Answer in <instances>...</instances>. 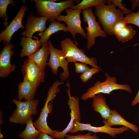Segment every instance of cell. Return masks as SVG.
Masks as SVG:
<instances>
[{
	"label": "cell",
	"mask_w": 139,
	"mask_h": 139,
	"mask_svg": "<svg viewBox=\"0 0 139 139\" xmlns=\"http://www.w3.org/2000/svg\"><path fill=\"white\" fill-rule=\"evenodd\" d=\"M136 33L131 25H127L115 35L119 41L124 43L132 39Z\"/></svg>",
	"instance_id": "obj_23"
},
{
	"label": "cell",
	"mask_w": 139,
	"mask_h": 139,
	"mask_svg": "<svg viewBox=\"0 0 139 139\" xmlns=\"http://www.w3.org/2000/svg\"><path fill=\"white\" fill-rule=\"evenodd\" d=\"M50 54L49 48L47 42L43 44L41 48L34 54L28 56V58L40 68L45 70Z\"/></svg>",
	"instance_id": "obj_17"
},
{
	"label": "cell",
	"mask_w": 139,
	"mask_h": 139,
	"mask_svg": "<svg viewBox=\"0 0 139 139\" xmlns=\"http://www.w3.org/2000/svg\"><path fill=\"white\" fill-rule=\"evenodd\" d=\"M74 63L75 72L77 73H82L90 68L86 63H79L77 62H75Z\"/></svg>",
	"instance_id": "obj_32"
},
{
	"label": "cell",
	"mask_w": 139,
	"mask_h": 139,
	"mask_svg": "<svg viewBox=\"0 0 139 139\" xmlns=\"http://www.w3.org/2000/svg\"></svg>",
	"instance_id": "obj_38"
},
{
	"label": "cell",
	"mask_w": 139,
	"mask_h": 139,
	"mask_svg": "<svg viewBox=\"0 0 139 139\" xmlns=\"http://www.w3.org/2000/svg\"><path fill=\"white\" fill-rule=\"evenodd\" d=\"M3 135H2V134L0 133V139H1V138L3 137Z\"/></svg>",
	"instance_id": "obj_37"
},
{
	"label": "cell",
	"mask_w": 139,
	"mask_h": 139,
	"mask_svg": "<svg viewBox=\"0 0 139 139\" xmlns=\"http://www.w3.org/2000/svg\"><path fill=\"white\" fill-rule=\"evenodd\" d=\"M63 31L65 32L69 31V30L64 24L57 20H54L51 22L48 27L44 31L38 32V36L40 38L39 41L42 45L45 43L48 42L50 36L53 34L59 31Z\"/></svg>",
	"instance_id": "obj_20"
},
{
	"label": "cell",
	"mask_w": 139,
	"mask_h": 139,
	"mask_svg": "<svg viewBox=\"0 0 139 139\" xmlns=\"http://www.w3.org/2000/svg\"><path fill=\"white\" fill-rule=\"evenodd\" d=\"M48 18L45 16L37 17L30 14L27 16L25 25V30L20 34L22 37H33V35L37 32H42L47 29L46 24Z\"/></svg>",
	"instance_id": "obj_13"
},
{
	"label": "cell",
	"mask_w": 139,
	"mask_h": 139,
	"mask_svg": "<svg viewBox=\"0 0 139 139\" xmlns=\"http://www.w3.org/2000/svg\"><path fill=\"white\" fill-rule=\"evenodd\" d=\"M63 83V82L60 81H57L53 83L52 86L49 90L44 105L47 104L50 102H52L57 94L59 91L60 90L58 86Z\"/></svg>",
	"instance_id": "obj_26"
},
{
	"label": "cell",
	"mask_w": 139,
	"mask_h": 139,
	"mask_svg": "<svg viewBox=\"0 0 139 139\" xmlns=\"http://www.w3.org/2000/svg\"><path fill=\"white\" fill-rule=\"evenodd\" d=\"M92 98V107L93 110L99 113L104 120H107L111 115L112 110L107 104L105 97L100 93Z\"/></svg>",
	"instance_id": "obj_16"
},
{
	"label": "cell",
	"mask_w": 139,
	"mask_h": 139,
	"mask_svg": "<svg viewBox=\"0 0 139 139\" xmlns=\"http://www.w3.org/2000/svg\"><path fill=\"white\" fill-rule=\"evenodd\" d=\"M2 111L1 110L0 111V125L2 124L3 122V119H2Z\"/></svg>",
	"instance_id": "obj_36"
},
{
	"label": "cell",
	"mask_w": 139,
	"mask_h": 139,
	"mask_svg": "<svg viewBox=\"0 0 139 139\" xmlns=\"http://www.w3.org/2000/svg\"><path fill=\"white\" fill-rule=\"evenodd\" d=\"M84 22H86L88 27H85L87 43L86 48L90 49L95 44V39L98 37L106 38L107 37L105 31L102 30L99 22L96 21L91 7L84 9L82 11Z\"/></svg>",
	"instance_id": "obj_6"
},
{
	"label": "cell",
	"mask_w": 139,
	"mask_h": 139,
	"mask_svg": "<svg viewBox=\"0 0 139 139\" xmlns=\"http://www.w3.org/2000/svg\"><path fill=\"white\" fill-rule=\"evenodd\" d=\"M16 4L15 1L13 0H0V17L5 22H4V27L6 28L8 24L7 22L6 10L7 7L10 4L14 6Z\"/></svg>",
	"instance_id": "obj_25"
},
{
	"label": "cell",
	"mask_w": 139,
	"mask_h": 139,
	"mask_svg": "<svg viewBox=\"0 0 139 139\" xmlns=\"http://www.w3.org/2000/svg\"><path fill=\"white\" fill-rule=\"evenodd\" d=\"M123 20L128 24H132L139 27V5L136 12H132L124 17Z\"/></svg>",
	"instance_id": "obj_27"
},
{
	"label": "cell",
	"mask_w": 139,
	"mask_h": 139,
	"mask_svg": "<svg viewBox=\"0 0 139 139\" xmlns=\"http://www.w3.org/2000/svg\"><path fill=\"white\" fill-rule=\"evenodd\" d=\"M36 139H56L54 137L51 136L47 134L40 133Z\"/></svg>",
	"instance_id": "obj_33"
},
{
	"label": "cell",
	"mask_w": 139,
	"mask_h": 139,
	"mask_svg": "<svg viewBox=\"0 0 139 139\" xmlns=\"http://www.w3.org/2000/svg\"><path fill=\"white\" fill-rule=\"evenodd\" d=\"M127 25V24L123 20L116 22L112 25L111 28L112 34L115 35Z\"/></svg>",
	"instance_id": "obj_31"
},
{
	"label": "cell",
	"mask_w": 139,
	"mask_h": 139,
	"mask_svg": "<svg viewBox=\"0 0 139 139\" xmlns=\"http://www.w3.org/2000/svg\"><path fill=\"white\" fill-rule=\"evenodd\" d=\"M68 89L67 92L68 95L69 99L67 104L71 111L70 114L71 119L66 128L61 132L55 133L53 136L58 139H64L67 133L74 128V124L76 121L80 122L81 116L79 105V99L77 97L71 96L70 94L69 84L68 85Z\"/></svg>",
	"instance_id": "obj_9"
},
{
	"label": "cell",
	"mask_w": 139,
	"mask_h": 139,
	"mask_svg": "<svg viewBox=\"0 0 139 139\" xmlns=\"http://www.w3.org/2000/svg\"><path fill=\"white\" fill-rule=\"evenodd\" d=\"M37 88L29 81L23 79L18 84V100L22 101L24 99L28 101L34 99Z\"/></svg>",
	"instance_id": "obj_18"
},
{
	"label": "cell",
	"mask_w": 139,
	"mask_h": 139,
	"mask_svg": "<svg viewBox=\"0 0 139 139\" xmlns=\"http://www.w3.org/2000/svg\"><path fill=\"white\" fill-rule=\"evenodd\" d=\"M28 10V7L22 5L14 18L10 24L0 34V42H3L5 45L10 43L13 34L20 28L25 29L22 21L25 15V13Z\"/></svg>",
	"instance_id": "obj_12"
},
{
	"label": "cell",
	"mask_w": 139,
	"mask_h": 139,
	"mask_svg": "<svg viewBox=\"0 0 139 139\" xmlns=\"http://www.w3.org/2000/svg\"><path fill=\"white\" fill-rule=\"evenodd\" d=\"M101 71H102L101 68L92 67L80 75V79L82 82L85 83L91 79L94 74Z\"/></svg>",
	"instance_id": "obj_28"
},
{
	"label": "cell",
	"mask_w": 139,
	"mask_h": 139,
	"mask_svg": "<svg viewBox=\"0 0 139 139\" xmlns=\"http://www.w3.org/2000/svg\"><path fill=\"white\" fill-rule=\"evenodd\" d=\"M131 2L132 10H135L138 6L139 5V0H130Z\"/></svg>",
	"instance_id": "obj_34"
},
{
	"label": "cell",
	"mask_w": 139,
	"mask_h": 139,
	"mask_svg": "<svg viewBox=\"0 0 139 139\" xmlns=\"http://www.w3.org/2000/svg\"><path fill=\"white\" fill-rule=\"evenodd\" d=\"M77 45L68 38L61 41V50L68 63L79 62L89 64L92 67L101 68L97 65L96 58L94 57H88L85 54L84 50L79 48Z\"/></svg>",
	"instance_id": "obj_5"
},
{
	"label": "cell",
	"mask_w": 139,
	"mask_h": 139,
	"mask_svg": "<svg viewBox=\"0 0 139 139\" xmlns=\"http://www.w3.org/2000/svg\"><path fill=\"white\" fill-rule=\"evenodd\" d=\"M139 103V89L135 97L131 103V105L134 106Z\"/></svg>",
	"instance_id": "obj_35"
},
{
	"label": "cell",
	"mask_w": 139,
	"mask_h": 139,
	"mask_svg": "<svg viewBox=\"0 0 139 139\" xmlns=\"http://www.w3.org/2000/svg\"><path fill=\"white\" fill-rule=\"evenodd\" d=\"M52 102L44 105L41 109L38 118L34 122L35 127L41 133H45L53 137L54 134L59 131V130H54L50 127L47 124V119L49 114H51L53 110Z\"/></svg>",
	"instance_id": "obj_15"
},
{
	"label": "cell",
	"mask_w": 139,
	"mask_h": 139,
	"mask_svg": "<svg viewBox=\"0 0 139 139\" xmlns=\"http://www.w3.org/2000/svg\"><path fill=\"white\" fill-rule=\"evenodd\" d=\"M57 0H34L35 8L40 17L47 18L49 22L55 20L66 9L74 6L76 0H68L56 3Z\"/></svg>",
	"instance_id": "obj_1"
},
{
	"label": "cell",
	"mask_w": 139,
	"mask_h": 139,
	"mask_svg": "<svg viewBox=\"0 0 139 139\" xmlns=\"http://www.w3.org/2000/svg\"><path fill=\"white\" fill-rule=\"evenodd\" d=\"M104 125L101 126H92L90 124L83 123L76 121L74 124V128L70 132L71 133H77L79 131H87L94 133H106L112 137L118 134H122L129 129L124 126L118 128H113L110 126L103 120Z\"/></svg>",
	"instance_id": "obj_10"
},
{
	"label": "cell",
	"mask_w": 139,
	"mask_h": 139,
	"mask_svg": "<svg viewBox=\"0 0 139 139\" xmlns=\"http://www.w3.org/2000/svg\"><path fill=\"white\" fill-rule=\"evenodd\" d=\"M20 44L22 48L20 56L22 57H28L35 53L40 48L42 44L39 40L32 39V38L22 37L20 39Z\"/></svg>",
	"instance_id": "obj_19"
},
{
	"label": "cell",
	"mask_w": 139,
	"mask_h": 139,
	"mask_svg": "<svg viewBox=\"0 0 139 139\" xmlns=\"http://www.w3.org/2000/svg\"><path fill=\"white\" fill-rule=\"evenodd\" d=\"M122 0H107L106 1V4H112L116 7H118L124 14L127 15L132 12V9L125 7L122 4Z\"/></svg>",
	"instance_id": "obj_30"
},
{
	"label": "cell",
	"mask_w": 139,
	"mask_h": 139,
	"mask_svg": "<svg viewBox=\"0 0 139 139\" xmlns=\"http://www.w3.org/2000/svg\"><path fill=\"white\" fill-rule=\"evenodd\" d=\"M105 120L107 123L111 127L114 125H122L132 130L136 133H137L139 130L137 126L126 120L115 109L112 110L111 116Z\"/></svg>",
	"instance_id": "obj_21"
},
{
	"label": "cell",
	"mask_w": 139,
	"mask_h": 139,
	"mask_svg": "<svg viewBox=\"0 0 139 139\" xmlns=\"http://www.w3.org/2000/svg\"><path fill=\"white\" fill-rule=\"evenodd\" d=\"M106 79L104 82L97 81L93 86L89 88L87 91L81 96L82 100L85 101L92 98L95 95L101 93L109 94L113 91L122 90L128 92H132V89L129 85L120 84L117 83V79L115 77H111L106 73Z\"/></svg>",
	"instance_id": "obj_4"
},
{
	"label": "cell",
	"mask_w": 139,
	"mask_h": 139,
	"mask_svg": "<svg viewBox=\"0 0 139 139\" xmlns=\"http://www.w3.org/2000/svg\"><path fill=\"white\" fill-rule=\"evenodd\" d=\"M50 50V56L47 65L51 68L53 74L57 75L59 67H62L63 72L60 75V79L63 81L67 79L70 75L68 68L69 63L65 58L61 50L55 48L51 41H48Z\"/></svg>",
	"instance_id": "obj_8"
},
{
	"label": "cell",
	"mask_w": 139,
	"mask_h": 139,
	"mask_svg": "<svg viewBox=\"0 0 139 139\" xmlns=\"http://www.w3.org/2000/svg\"><path fill=\"white\" fill-rule=\"evenodd\" d=\"M65 10L66 15H60L56 20L59 22L64 21L65 22L69 30V32L74 39L75 44L78 45L75 39V36L77 33L81 35L84 39H87L86 34L81 26L80 14L82 11L81 10L72 8H67Z\"/></svg>",
	"instance_id": "obj_7"
},
{
	"label": "cell",
	"mask_w": 139,
	"mask_h": 139,
	"mask_svg": "<svg viewBox=\"0 0 139 139\" xmlns=\"http://www.w3.org/2000/svg\"><path fill=\"white\" fill-rule=\"evenodd\" d=\"M106 3V1L105 0H83L71 8L82 10L93 6L105 5Z\"/></svg>",
	"instance_id": "obj_24"
},
{
	"label": "cell",
	"mask_w": 139,
	"mask_h": 139,
	"mask_svg": "<svg viewBox=\"0 0 139 139\" xmlns=\"http://www.w3.org/2000/svg\"><path fill=\"white\" fill-rule=\"evenodd\" d=\"M33 119L32 116L27 123L25 129L19 134L21 139H36L38 137L40 132L34 127Z\"/></svg>",
	"instance_id": "obj_22"
},
{
	"label": "cell",
	"mask_w": 139,
	"mask_h": 139,
	"mask_svg": "<svg viewBox=\"0 0 139 139\" xmlns=\"http://www.w3.org/2000/svg\"><path fill=\"white\" fill-rule=\"evenodd\" d=\"M21 71L23 79L29 81L37 88L45 81V70L40 68L28 58L24 62Z\"/></svg>",
	"instance_id": "obj_11"
},
{
	"label": "cell",
	"mask_w": 139,
	"mask_h": 139,
	"mask_svg": "<svg viewBox=\"0 0 139 139\" xmlns=\"http://www.w3.org/2000/svg\"><path fill=\"white\" fill-rule=\"evenodd\" d=\"M14 45L10 43L5 45L0 54V77L1 78L8 76L14 72L16 66L11 64V58L13 55Z\"/></svg>",
	"instance_id": "obj_14"
},
{
	"label": "cell",
	"mask_w": 139,
	"mask_h": 139,
	"mask_svg": "<svg viewBox=\"0 0 139 139\" xmlns=\"http://www.w3.org/2000/svg\"><path fill=\"white\" fill-rule=\"evenodd\" d=\"M91 133V132L89 131L84 135L79 134L74 135L67 134L64 139H100L95 134L92 135Z\"/></svg>",
	"instance_id": "obj_29"
},
{
	"label": "cell",
	"mask_w": 139,
	"mask_h": 139,
	"mask_svg": "<svg viewBox=\"0 0 139 139\" xmlns=\"http://www.w3.org/2000/svg\"><path fill=\"white\" fill-rule=\"evenodd\" d=\"M116 6L111 4L95 6L94 14L98 18L99 24L103 27L106 34L112 36L111 28L116 22L123 20L124 14L119 9H117Z\"/></svg>",
	"instance_id": "obj_2"
},
{
	"label": "cell",
	"mask_w": 139,
	"mask_h": 139,
	"mask_svg": "<svg viewBox=\"0 0 139 139\" xmlns=\"http://www.w3.org/2000/svg\"><path fill=\"white\" fill-rule=\"evenodd\" d=\"M12 102L16 105V108L9 118L11 123L26 124L32 115H37L38 114L37 108L39 102L38 99L22 102L13 99Z\"/></svg>",
	"instance_id": "obj_3"
}]
</instances>
